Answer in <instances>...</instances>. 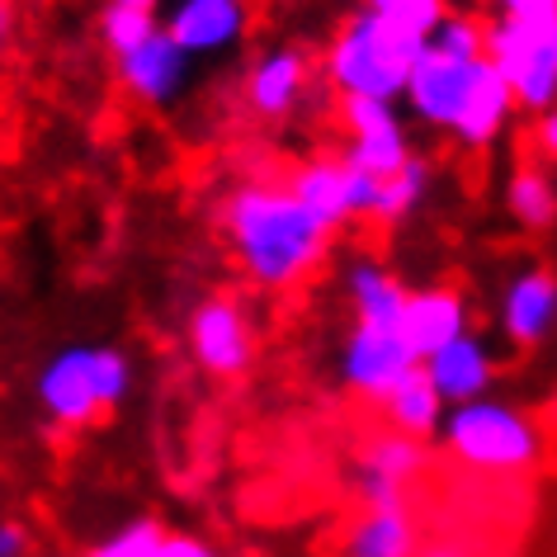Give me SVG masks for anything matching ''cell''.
Masks as SVG:
<instances>
[{
    "label": "cell",
    "mask_w": 557,
    "mask_h": 557,
    "mask_svg": "<svg viewBox=\"0 0 557 557\" xmlns=\"http://www.w3.org/2000/svg\"><path fill=\"white\" fill-rule=\"evenodd\" d=\"M435 444L458 468L486 472V478H524L548 454L543 425L506 397H482V401H468V407H449Z\"/></svg>",
    "instance_id": "4"
},
{
    "label": "cell",
    "mask_w": 557,
    "mask_h": 557,
    "mask_svg": "<svg viewBox=\"0 0 557 557\" xmlns=\"http://www.w3.org/2000/svg\"><path fill=\"white\" fill-rule=\"evenodd\" d=\"M165 534H171V529H165L157 515H133V520H123L119 529L95 539L81 557H157Z\"/></svg>",
    "instance_id": "25"
},
{
    "label": "cell",
    "mask_w": 557,
    "mask_h": 557,
    "mask_svg": "<svg viewBox=\"0 0 557 557\" xmlns=\"http://www.w3.org/2000/svg\"><path fill=\"white\" fill-rule=\"evenodd\" d=\"M421 524L411 506H364L345 524L341 557H421Z\"/></svg>",
    "instance_id": "19"
},
{
    "label": "cell",
    "mask_w": 557,
    "mask_h": 557,
    "mask_svg": "<svg viewBox=\"0 0 557 557\" xmlns=\"http://www.w3.org/2000/svg\"><path fill=\"white\" fill-rule=\"evenodd\" d=\"M486 62L515 95V109L543 119L557 109V10L486 20Z\"/></svg>",
    "instance_id": "5"
},
{
    "label": "cell",
    "mask_w": 557,
    "mask_h": 557,
    "mask_svg": "<svg viewBox=\"0 0 557 557\" xmlns=\"http://www.w3.org/2000/svg\"><path fill=\"white\" fill-rule=\"evenodd\" d=\"M137 369L119 345H62L34 373V401L48 425L86 430L128 401Z\"/></svg>",
    "instance_id": "3"
},
{
    "label": "cell",
    "mask_w": 557,
    "mask_h": 557,
    "mask_svg": "<svg viewBox=\"0 0 557 557\" xmlns=\"http://www.w3.org/2000/svg\"><path fill=\"white\" fill-rule=\"evenodd\" d=\"M506 218L524 236H548L557 227V175L543 161H520L506 180Z\"/></svg>",
    "instance_id": "22"
},
{
    "label": "cell",
    "mask_w": 557,
    "mask_h": 557,
    "mask_svg": "<svg viewBox=\"0 0 557 557\" xmlns=\"http://www.w3.org/2000/svg\"><path fill=\"white\" fill-rule=\"evenodd\" d=\"M246 29H250L246 0H175V5L165 10V34H171L194 62L232 52L246 38Z\"/></svg>",
    "instance_id": "15"
},
{
    "label": "cell",
    "mask_w": 557,
    "mask_h": 557,
    "mask_svg": "<svg viewBox=\"0 0 557 557\" xmlns=\"http://www.w3.org/2000/svg\"><path fill=\"white\" fill-rule=\"evenodd\" d=\"M0 557H34V534L24 520H0Z\"/></svg>",
    "instance_id": "28"
},
{
    "label": "cell",
    "mask_w": 557,
    "mask_h": 557,
    "mask_svg": "<svg viewBox=\"0 0 557 557\" xmlns=\"http://www.w3.org/2000/svg\"><path fill=\"white\" fill-rule=\"evenodd\" d=\"M496 331L510 350H543L557 336V270L520 264L496 298Z\"/></svg>",
    "instance_id": "12"
},
{
    "label": "cell",
    "mask_w": 557,
    "mask_h": 557,
    "mask_svg": "<svg viewBox=\"0 0 557 557\" xmlns=\"http://www.w3.org/2000/svg\"><path fill=\"white\" fill-rule=\"evenodd\" d=\"M534 157L543 165H557V109L553 114H543V119H534Z\"/></svg>",
    "instance_id": "29"
},
{
    "label": "cell",
    "mask_w": 557,
    "mask_h": 557,
    "mask_svg": "<svg viewBox=\"0 0 557 557\" xmlns=\"http://www.w3.org/2000/svg\"><path fill=\"white\" fill-rule=\"evenodd\" d=\"M218 236L260 294H294L322 270L336 232L294 199L284 180H242L218 199Z\"/></svg>",
    "instance_id": "1"
},
{
    "label": "cell",
    "mask_w": 557,
    "mask_h": 557,
    "mask_svg": "<svg viewBox=\"0 0 557 557\" xmlns=\"http://www.w3.org/2000/svg\"><path fill=\"white\" fill-rule=\"evenodd\" d=\"M284 185L294 189V199L308 208L326 232H341V227H350V222H369L373 194H379V180L336 147H317L308 157H298L288 165Z\"/></svg>",
    "instance_id": "6"
},
{
    "label": "cell",
    "mask_w": 557,
    "mask_h": 557,
    "mask_svg": "<svg viewBox=\"0 0 557 557\" xmlns=\"http://www.w3.org/2000/svg\"><path fill=\"white\" fill-rule=\"evenodd\" d=\"M379 411H383V421L387 430H397V435H411V440H440V430H444V416H449V401L440 397V387L430 383V373L425 369H416L407 373L393 393H387L379 401Z\"/></svg>",
    "instance_id": "21"
},
{
    "label": "cell",
    "mask_w": 557,
    "mask_h": 557,
    "mask_svg": "<svg viewBox=\"0 0 557 557\" xmlns=\"http://www.w3.org/2000/svg\"><path fill=\"white\" fill-rule=\"evenodd\" d=\"M492 15H543V10H557V0H486Z\"/></svg>",
    "instance_id": "30"
},
{
    "label": "cell",
    "mask_w": 557,
    "mask_h": 557,
    "mask_svg": "<svg viewBox=\"0 0 557 557\" xmlns=\"http://www.w3.org/2000/svg\"><path fill=\"white\" fill-rule=\"evenodd\" d=\"M421 369L430 373V383L440 387V397L449 401V407H468V401L492 397V387L500 379V359L492 350V341L478 336V331H468V336H458L454 345L435 350Z\"/></svg>",
    "instance_id": "17"
},
{
    "label": "cell",
    "mask_w": 557,
    "mask_h": 557,
    "mask_svg": "<svg viewBox=\"0 0 557 557\" xmlns=\"http://www.w3.org/2000/svg\"><path fill=\"white\" fill-rule=\"evenodd\" d=\"M312 76H317V62L308 58V48L274 44L246 66L242 104L260 123H288V119H298L302 100H308Z\"/></svg>",
    "instance_id": "13"
},
{
    "label": "cell",
    "mask_w": 557,
    "mask_h": 557,
    "mask_svg": "<svg viewBox=\"0 0 557 557\" xmlns=\"http://www.w3.org/2000/svg\"><path fill=\"white\" fill-rule=\"evenodd\" d=\"M114 81L133 104L143 109H175L189 95L194 58L175 44L165 29H157L147 44H137L114 58Z\"/></svg>",
    "instance_id": "11"
},
{
    "label": "cell",
    "mask_w": 557,
    "mask_h": 557,
    "mask_svg": "<svg viewBox=\"0 0 557 557\" xmlns=\"http://www.w3.org/2000/svg\"><path fill=\"white\" fill-rule=\"evenodd\" d=\"M416 369H421V355L407 345L401 326H359L355 322L345 331L341 355H336L341 387L359 401H373V407Z\"/></svg>",
    "instance_id": "8"
},
{
    "label": "cell",
    "mask_w": 557,
    "mask_h": 557,
    "mask_svg": "<svg viewBox=\"0 0 557 557\" xmlns=\"http://www.w3.org/2000/svg\"><path fill=\"white\" fill-rule=\"evenodd\" d=\"M336 123L345 137V157L355 165H364L373 180L397 175L401 165L416 157L411 147V128L401 119V104H383V100H341L336 104Z\"/></svg>",
    "instance_id": "10"
},
{
    "label": "cell",
    "mask_w": 557,
    "mask_h": 557,
    "mask_svg": "<svg viewBox=\"0 0 557 557\" xmlns=\"http://www.w3.org/2000/svg\"><path fill=\"white\" fill-rule=\"evenodd\" d=\"M430 189H435V165H430V157L416 151V157L401 165L397 175L379 180V194H373L369 222H373V227H401V222H411L425 208Z\"/></svg>",
    "instance_id": "23"
},
{
    "label": "cell",
    "mask_w": 557,
    "mask_h": 557,
    "mask_svg": "<svg viewBox=\"0 0 557 557\" xmlns=\"http://www.w3.org/2000/svg\"><path fill=\"white\" fill-rule=\"evenodd\" d=\"M486 58H468V52H449L425 38V52L411 72V86L401 95V109L411 114V123H421L425 133L449 137L463 119V109L478 90V81L486 76Z\"/></svg>",
    "instance_id": "7"
},
{
    "label": "cell",
    "mask_w": 557,
    "mask_h": 557,
    "mask_svg": "<svg viewBox=\"0 0 557 557\" xmlns=\"http://www.w3.org/2000/svg\"><path fill=\"white\" fill-rule=\"evenodd\" d=\"M425 52V38L411 29H397L373 10H350L336 34L322 48V86L336 100H383L401 104V95L411 86V72Z\"/></svg>",
    "instance_id": "2"
},
{
    "label": "cell",
    "mask_w": 557,
    "mask_h": 557,
    "mask_svg": "<svg viewBox=\"0 0 557 557\" xmlns=\"http://www.w3.org/2000/svg\"><path fill=\"white\" fill-rule=\"evenodd\" d=\"M421 557H478V553H463V548H449V543H440V548H425Z\"/></svg>",
    "instance_id": "32"
},
{
    "label": "cell",
    "mask_w": 557,
    "mask_h": 557,
    "mask_svg": "<svg viewBox=\"0 0 557 557\" xmlns=\"http://www.w3.org/2000/svg\"><path fill=\"white\" fill-rule=\"evenodd\" d=\"M515 114H520V109H515L510 86L500 81L496 66H486V76L478 81V90H472V100L463 109V119H458V128L449 133V143L458 151H492L500 137H506Z\"/></svg>",
    "instance_id": "20"
},
{
    "label": "cell",
    "mask_w": 557,
    "mask_h": 557,
    "mask_svg": "<svg viewBox=\"0 0 557 557\" xmlns=\"http://www.w3.org/2000/svg\"><path fill=\"white\" fill-rule=\"evenodd\" d=\"M341 288H345V302H350L359 326H401V312H407L411 288L401 284L383 260H373V256L345 260Z\"/></svg>",
    "instance_id": "18"
},
{
    "label": "cell",
    "mask_w": 557,
    "mask_h": 557,
    "mask_svg": "<svg viewBox=\"0 0 557 557\" xmlns=\"http://www.w3.org/2000/svg\"><path fill=\"white\" fill-rule=\"evenodd\" d=\"M185 345L208 379H242L256 364V322L242 298H203L185 322Z\"/></svg>",
    "instance_id": "9"
},
{
    "label": "cell",
    "mask_w": 557,
    "mask_h": 557,
    "mask_svg": "<svg viewBox=\"0 0 557 557\" xmlns=\"http://www.w3.org/2000/svg\"><path fill=\"white\" fill-rule=\"evenodd\" d=\"M472 331V308H468V294L454 284H421L411 288L407 298V312H401V336L416 355H421V364L444 345H454L458 336H468Z\"/></svg>",
    "instance_id": "16"
},
{
    "label": "cell",
    "mask_w": 557,
    "mask_h": 557,
    "mask_svg": "<svg viewBox=\"0 0 557 557\" xmlns=\"http://www.w3.org/2000/svg\"><path fill=\"white\" fill-rule=\"evenodd\" d=\"M157 557H222V548H213L203 534H165Z\"/></svg>",
    "instance_id": "27"
},
{
    "label": "cell",
    "mask_w": 557,
    "mask_h": 557,
    "mask_svg": "<svg viewBox=\"0 0 557 557\" xmlns=\"http://www.w3.org/2000/svg\"><path fill=\"white\" fill-rule=\"evenodd\" d=\"M157 29H165L161 0H104L100 5V44L109 48V58L147 44Z\"/></svg>",
    "instance_id": "24"
},
{
    "label": "cell",
    "mask_w": 557,
    "mask_h": 557,
    "mask_svg": "<svg viewBox=\"0 0 557 557\" xmlns=\"http://www.w3.org/2000/svg\"><path fill=\"white\" fill-rule=\"evenodd\" d=\"M425 463H430V454H425L421 440L383 430V435L364 440V449L355 454L350 486L364 506H401L411 492V482L425 472Z\"/></svg>",
    "instance_id": "14"
},
{
    "label": "cell",
    "mask_w": 557,
    "mask_h": 557,
    "mask_svg": "<svg viewBox=\"0 0 557 557\" xmlns=\"http://www.w3.org/2000/svg\"><path fill=\"white\" fill-rule=\"evenodd\" d=\"M10 29H15V10H10V0H0V44L10 38Z\"/></svg>",
    "instance_id": "31"
},
{
    "label": "cell",
    "mask_w": 557,
    "mask_h": 557,
    "mask_svg": "<svg viewBox=\"0 0 557 557\" xmlns=\"http://www.w3.org/2000/svg\"><path fill=\"white\" fill-rule=\"evenodd\" d=\"M359 5L383 15L387 24H397V29L421 34V38H430L449 20V0H359Z\"/></svg>",
    "instance_id": "26"
}]
</instances>
